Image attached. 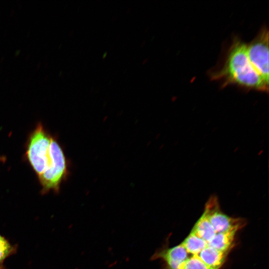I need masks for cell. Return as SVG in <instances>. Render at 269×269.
Instances as JSON below:
<instances>
[{
  "label": "cell",
  "instance_id": "obj_4",
  "mask_svg": "<svg viewBox=\"0 0 269 269\" xmlns=\"http://www.w3.org/2000/svg\"><path fill=\"white\" fill-rule=\"evenodd\" d=\"M247 53L251 64L269 83V30L263 27L257 35L246 44Z\"/></svg>",
  "mask_w": 269,
  "mask_h": 269
},
{
  "label": "cell",
  "instance_id": "obj_12",
  "mask_svg": "<svg viewBox=\"0 0 269 269\" xmlns=\"http://www.w3.org/2000/svg\"><path fill=\"white\" fill-rule=\"evenodd\" d=\"M183 269H210L197 256L190 257L184 263Z\"/></svg>",
  "mask_w": 269,
  "mask_h": 269
},
{
  "label": "cell",
  "instance_id": "obj_18",
  "mask_svg": "<svg viewBox=\"0 0 269 269\" xmlns=\"http://www.w3.org/2000/svg\"><path fill=\"white\" fill-rule=\"evenodd\" d=\"M107 54V52H105L104 55H103L104 56L103 57V58L104 59L105 57H106V55Z\"/></svg>",
  "mask_w": 269,
  "mask_h": 269
},
{
  "label": "cell",
  "instance_id": "obj_20",
  "mask_svg": "<svg viewBox=\"0 0 269 269\" xmlns=\"http://www.w3.org/2000/svg\"><path fill=\"white\" fill-rule=\"evenodd\" d=\"M149 28V27H147V28L146 29V30H145V32H146L147 30Z\"/></svg>",
  "mask_w": 269,
  "mask_h": 269
},
{
  "label": "cell",
  "instance_id": "obj_16",
  "mask_svg": "<svg viewBox=\"0 0 269 269\" xmlns=\"http://www.w3.org/2000/svg\"><path fill=\"white\" fill-rule=\"evenodd\" d=\"M118 17L117 16H115L113 17V18L112 19V21H115L117 19Z\"/></svg>",
  "mask_w": 269,
  "mask_h": 269
},
{
  "label": "cell",
  "instance_id": "obj_1",
  "mask_svg": "<svg viewBox=\"0 0 269 269\" xmlns=\"http://www.w3.org/2000/svg\"><path fill=\"white\" fill-rule=\"evenodd\" d=\"M210 77L223 87L233 85L246 90L269 91V83L249 60L246 44L238 37L233 40L220 67L211 71Z\"/></svg>",
  "mask_w": 269,
  "mask_h": 269
},
{
  "label": "cell",
  "instance_id": "obj_9",
  "mask_svg": "<svg viewBox=\"0 0 269 269\" xmlns=\"http://www.w3.org/2000/svg\"><path fill=\"white\" fill-rule=\"evenodd\" d=\"M191 233L204 240L207 244L217 233L209 220L203 214L194 225Z\"/></svg>",
  "mask_w": 269,
  "mask_h": 269
},
{
  "label": "cell",
  "instance_id": "obj_17",
  "mask_svg": "<svg viewBox=\"0 0 269 269\" xmlns=\"http://www.w3.org/2000/svg\"><path fill=\"white\" fill-rule=\"evenodd\" d=\"M145 42H146V41H145V40L143 41L142 42V43H141V45H140L141 47H143V46H144V45H145Z\"/></svg>",
  "mask_w": 269,
  "mask_h": 269
},
{
  "label": "cell",
  "instance_id": "obj_7",
  "mask_svg": "<svg viewBox=\"0 0 269 269\" xmlns=\"http://www.w3.org/2000/svg\"><path fill=\"white\" fill-rule=\"evenodd\" d=\"M228 253L207 246L197 256L209 269H219L224 263Z\"/></svg>",
  "mask_w": 269,
  "mask_h": 269
},
{
  "label": "cell",
  "instance_id": "obj_8",
  "mask_svg": "<svg viewBox=\"0 0 269 269\" xmlns=\"http://www.w3.org/2000/svg\"><path fill=\"white\" fill-rule=\"evenodd\" d=\"M237 232L229 231L217 233L208 243V246L223 252L229 253L233 247V242Z\"/></svg>",
  "mask_w": 269,
  "mask_h": 269
},
{
  "label": "cell",
  "instance_id": "obj_19",
  "mask_svg": "<svg viewBox=\"0 0 269 269\" xmlns=\"http://www.w3.org/2000/svg\"><path fill=\"white\" fill-rule=\"evenodd\" d=\"M74 30H73L72 31H71V33L70 34V36H72V34L74 33Z\"/></svg>",
  "mask_w": 269,
  "mask_h": 269
},
{
  "label": "cell",
  "instance_id": "obj_15",
  "mask_svg": "<svg viewBox=\"0 0 269 269\" xmlns=\"http://www.w3.org/2000/svg\"><path fill=\"white\" fill-rule=\"evenodd\" d=\"M131 8H128V9L126 11V14H129V13H130L131 12Z\"/></svg>",
  "mask_w": 269,
  "mask_h": 269
},
{
  "label": "cell",
  "instance_id": "obj_3",
  "mask_svg": "<svg viewBox=\"0 0 269 269\" xmlns=\"http://www.w3.org/2000/svg\"><path fill=\"white\" fill-rule=\"evenodd\" d=\"M52 138L43 125L38 124L28 139L26 157L38 176L44 171L48 165Z\"/></svg>",
  "mask_w": 269,
  "mask_h": 269
},
{
  "label": "cell",
  "instance_id": "obj_14",
  "mask_svg": "<svg viewBox=\"0 0 269 269\" xmlns=\"http://www.w3.org/2000/svg\"><path fill=\"white\" fill-rule=\"evenodd\" d=\"M148 58H146V59H144L143 61L142 62V65L145 64L148 61Z\"/></svg>",
  "mask_w": 269,
  "mask_h": 269
},
{
  "label": "cell",
  "instance_id": "obj_10",
  "mask_svg": "<svg viewBox=\"0 0 269 269\" xmlns=\"http://www.w3.org/2000/svg\"><path fill=\"white\" fill-rule=\"evenodd\" d=\"M181 244L188 253L192 256H197L202 250L208 246V244L205 241L191 232Z\"/></svg>",
  "mask_w": 269,
  "mask_h": 269
},
{
  "label": "cell",
  "instance_id": "obj_13",
  "mask_svg": "<svg viewBox=\"0 0 269 269\" xmlns=\"http://www.w3.org/2000/svg\"><path fill=\"white\" fill-rule=\"evenodd\" d=\"M6 160V157L3 156H0V162H4Z\"/></svg>",
  "mask_w": 269,
  "mask_h": 269
},
{
  "label": "cell",
  "instance_id": "obj_6",
  "mask_svg": "<svg viewBox=\"0 0 269 269\" xmlns=\"http://www.w3.org/2000/svg\"><path fill=\"white\" fill-rule=\"evenodd\" d=\"M188 254L180 244L173 247L165 246L158 249L152 255L151 259L162 260L164 263L165 269H183L184 263L189 258Z\"/></svg>",
  "mask_w": 269,
  "mask_h": 269
},
{
  "label": "cell",
  "instance_id": "obj_21",
  "mask_svg": "<svg viewBox=\"0 0 269 269\" xmlns=\"http://www.w3.org/2000/svg\"><path fill=\"white\" fill-rule=\"evenodd\" d=\"M120 37V35H118V36H117V38H116V40H117V39H119V37Z\"/></svg>",
  "mask_w": 269,
  "mask_h": 269
},
{
  "label": "cell",
  "instance_id": "obj_11",
  "mask_svg": "<svg viewBox=\"0 0 269 269\" xmlns=\"http://www.w3.org/2000/svg\"><path fill=\"white\" fill-rule=\"evenodd\" d=\"M16 251V247L0 234V269H4V261Z\"/></svg>",
  "mask_w": 269,
  "mask_h": 269
},
{
  "label": "cell",
  "instance_id": "obj_2",
  "mask_svg": "<svg viewBox=\"0 0 269 269\" xmlns=\"http://www.w3.org/2000/svg\"><path fill=\"white\" fill-rule=\"evenodd\" d=\"M49 162L44 171L38 176L45 194L50 191L58 192L60 185L68 175L67 163L64 151L58 142L52 138L49 151Z\"/></svg>",
  "mask_w": 269,
  "mask_h": 269
},
{
  "label": "cell",
  "instance_id": "obj_5",
  "mask_svg": "<svg viewBox=\"0 0 269 269\" xmlns=\"http://www.w3.org/2000/svg\"><path fill=\"white\" fill-rule=\"evenodd\" d=\"M209 220L216 233L237 232L245 226L246 221L224 214L221 210L218 198L212 195L205 204L203 213Z\"/></svg>",
  "mask_w": 269,
  "mask_h": 269
}]
</instances>
